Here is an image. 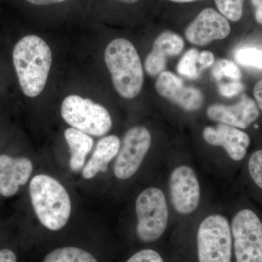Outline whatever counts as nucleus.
Wrapping results in <instances>:
<instances>
[{
    "mask_svg": "<svg viewBox=\"0 0 262 262\" xmlns=\"http://www.w3.org/2000/svg\"><path fill=\"white\" fill-rule=\"evenodd\" d=\"M13 59L24 94L37 97L47 83L52 64L51 48L38 36H25L15 45Z\"/></svg>",
    "mask_w": 262,
    "mask_h": 262,
    "instance_id": "obj_1",
    "label": "nucleus"
},
{
    "mask_svg": "<svg viewBox=\"0 0 262 262\" xmlns=\"http://www.w3.org/2000/svg\"><path fill=\"white\" fill-rule=\"evenodd\" d=\"M29 194L38 220L50 230H59L70 218L72 204L67 189L56 179L39 174L29 184Z\"/></svg>",
    "mask_w": 262,
    "mask_h": 262,
    "instance_id": "obj_2",
    "label": "nucleus"
},
{
    "mask_svg": "<svg viewBox=\"0 0 262 262\" xmlns=\"http://www.w3.org/2000/svg\"><path fill=\"white\" fill-rule=\"evenodd\" d=\"M104 60L117 94L127 99L140 94L144 70L139 53L130 41L118 38L108 43Z\"/></svg>",
    "mask_w": 262,
    "mask_h": 262,
    "instance_id": "obj_3",
    "label": "nucleus"
},
{
    "mask_svg": "<svg viewBox=\"0 0 262 262\" xmlns=\"http://www.w3.org/2000/svg\"><path fill=\"white\" fill-rule=\"evenodd\" d=\"M61 113L70 126L89 136H104L113 127L111 115L104 106L77 95L64 98Z\"/></svg>",
    "mask_w": 262,
    "mask_h": 262,
    "instance_id": "obj_4",
    "label": "nucleus"
},
{
    "mask_svg": "<svg viewBox=\"0 0 262 262\" xmlns=\"http://www.w3.org/2000/svg\"><path fill=\"white\" fill-rule=\"evenodd\" d=\"M196 244L198 261L232 262V231L224 215H208L201 222Z\"/></svg>",
    "mask_w": 262,
    "mask_h": 262,
    "instance_id": "obj_5",
    "label": "nucleus"
},
{
    "mask_svg": "<svg viewBox=\"0 0 262 262\" xmlns=\"http://www.w3.org/2000/svg\"><path fill=\"white\" fill-rule=\"evenodd\" d=\"M136 232L140 241L151 243L163 235L168 222V208L163 191L150 187L138 196Z\"/></svg>",
    "mask_w": 262,
    "mask_h": 262,
    "instance_id": "obj_6",
    "label": "nucleus"
},
{
    "mask_svg": "<svg viewBox=\"0 0 262 262\" xmlns=\"http://www.w3.org/2000/svg\"><path fill=\"white\" fill-rule=\"evenodd\" d=\"M236 262H262V222L254 212L244 209L232 220Z\"/></svg>",
    "mask_w": 262,
    "mask_h": 262,
    "instance_id": "obj_7",
    "label": "nucleus"
},
{
    "mask_svg": "<svg viewBox=\"0 0 262 262\" xmlns=\"http://www.w3.org/2000/svg\"><path fill=\"white\" fill-rule=\"evenodd\" d=\"M151 143V134L146 127L136 126L129 129L115 160V177L122 180L133 177L140 168Z\"/></svg>",
    "mask_w": 262,
    "mask_h": 262,
    "instance_id": "obj_8",
    "label": "nucleus"
},
{
    "mask_svg": "<svg viewBox=\"0 0 262 262\" xmlns=\"http://www.w3.org/2000/svg\"><path fill=\"white\" fill-rule=\"evenodd\" d=\"M169 189L176 211L189 214L199 206L201 188L195 172L187 165L177 167L170 174Z\"/></svg>",
    "mask_w": 262,
    "mask_h": 262,
    "instance_id": "obj_9",
    "label": "nucleus"
},
{
    "mask_svg": "<svg viewBox=\"0 0 262 262\" xmlns=\"http://www.w3.org/2000/svg\"><path fill=\"white\" fill-rule=\"evenodd\" d=\"M230 30L228 20L224 15L213 8H206L188 26L185 37L194 46H205L213 40L225 39Z\"/></svg>",
    "mask_w": 262,
    "mask_h": 262,
    "instance_id": "obj_10",
    "label": "nucleus"
},
{
    "mask_svg": "<svg viewBox=\"0 0 262 262\" xmlns=\"http://www.w3.org/2000/svg\"><path fill=\"white\" fill-rule=\"evenodd\" d=\"M158 94L187 112L199 110L204 101L199 89L186 87L182 79L170 72L160 73L156 84Z\"/></svg>",
    "mask_w": 262,
    "mask_h": 262,
    "instance_id": "obj_11",
    "label": "nucleus"
},
{
    "mask_svg": "<svg viewBox=\"0 0 262 262\" xmlns=\"http://www.w3.org/2000/svg\"><path fill=\"white\" fill-rule=\"evenodd\" d=\"M203 135L208 144L222 146L229 158L235 161L244 159L247 153L249 136L237 127L220 123L215 127H205Z\"/></svg>",
    "mask_w": 262,
    "mask_h": 262,
    "instance_id": "obj_12",
    "label": "nucleus"
},
{
    "mask_svg": "<svg viewBox=\"0 0 262 262\" xmlns=\"http://www.w3.org/2000/svg\"><path fill=\"white\" fill-rule=\"evenodd\" d=\"M207 115L213 121L245 129L257 120L259 110L253 99L243 95L239 101L232 106L212 105L207 110Z\"/></svg>",
    "mask_w": 262,
    "mask_h": 262,
    "instance_id": "obj_13",
    "label": "nucleus"
},
{
    "mask_svg": "<svg viewBox=\"0 0 262 262\" xmlns=\"http://www.w3.org/2000/svg\"><path fill=\"white\" fill-rule=\"evenodd\" d=\"M32 161L26 158L0 155V194L6 198L15 195L25 185L32 173Z\"/></svg>",
    "mask_w": 262,
    "mask_h": 262,
    "instance_id": "obj_14",
    "label": "nucleus"
},
{
    "mask_svg": "<svg viewBox=\"0 0 262 262\" xmlns=\"http://www.w3.org/2000/svg\"><path fill=\"white\" fill-rule=\"evenodd\" d=\"M184 42L179 34L161 33L155 39L152 50L146 57L144 67L150 76L159 75L165 70L167 57L178 56L184 49Z\"/></svg>",
    "mask_w": 262,
    "mask_h": 262,
    "instance_id": "obj_15",
    "label": "nucleus"
},
{
    "mask_svg": "<svg viewBox=\"0 0 262 262\" xmlns=\"http://www.w3.org/2000/svg\"><path fill=\"white\" fill-rule=\"evenodd\" d=\"M121 141L117 136H105L100 139L91 159L85 164L82 170L84 179L94 178L98 173L107 171L108 165L118 154Z\"/></svg>",
    "mask_w": 262,
    "mask_h": 262,
    "instance_id": "obj_16",
    "label": "nucleus"
},
{
    "mask_svg": "<svg viewBox=\"0 0 262 262\" xmlns=\"http://www.w3.org/2000/svg\"><path fill=\"white\" fill-rule=\"evenodd\" d=\"M64 137L70 149L71 170L74 172L80 171L85 165L86 157L94 146V139L74 127L64 131Z\"/></svg>",
    "mask_w": 262,
    "mask_h": 262,
    "instance_id": "obj_17",
    "label": "nucleus"
},
{
    "mask_svg": "<svg viewBox=\"0 0 262 262\" xmlns=\"http://www.w3.org/2000/svg\"><path fill=\"white\" fill-rule=\"evenodd\" d=\"M43 262H98L93 255L75 247L57 248L48 253Z\"/></svg>",
    "mask_w": 262,
    "mask_h": 262,
    "instance_id": "obj_18",
    "label": "nucleus"
},
{
    "mask_svg": "<svg viewBox=\"0 0 262 262\" xmlns=\"http://www.w3.org/2000/svg\"><path fill=\"white\" fill-rule=\"evenodd\" d=\"M198 55L199 53L198 50L190 49L183 56L177 67V72L179 75L191 80L198 78L199 76V72L196 67L198 63Z\"/></svg>",
    "mask_w": 262,
    "mask_h": 262,
    "instance_id": "obj_19",
    "label": "nucleus"
},
{
    "mask_svg": "<svg viewBox=\"0 0 262 262\" xmlns=\"http://www.w3.org/2000/svg\"><path fill=\"white\" fill-rule=\"evenodd\" d=\"M212 73L217 82H220L223 77H229L234 81H239L242 78L239 67L230 60H219L215 63Z\"/></svg>",
    "mask_w": 262,
    "mask_h": 262,
    "instance_id": "obj_20",
    "label": "nucleus"
},
{
    "mask_svg": "<svg viewBox=\"0 0 262 262\" xmlns=\"http://www.w3.org/2000/svg\"><path fill=\"white\" fill-rule=\"evenodd\" d=\"M234 58L239 64L262 70V50L249 47L239 48L234 53Z\"/></svg>",
    "mask_w": 262,
    "mask_h": 262,
    "instance_id": "obj_21",
    "label": "nucleus"
},
{
    "mask_svg": "<svg viewBox=\"0 0 262 262\" xmlns=\"http://www.w3.org/2000/svg\"><path fill=\"white\" fill-rule=\"evenodd\" d=\"M222 15L232 21H238L243 15L244 0H215Z\"/></svg>",
    "mask_w": 262,
    "mask_h": 262,
    "instance_id": "obj_22",
    "label": "nucleus"
},
{
    "mask_svg": "<svg viewBox=\"0 0 262 262\" xmlns=\"http://www.w3.org/2000/svg\"><path fill=\"white\" fill-rule=\"evenodd\" d=\"M248 170L253 182L262 189V149L251 155L248 162Z\"/></svg>",
    "mask_w": 262,
    "mask_h": 262,
    "instance_id": "obj_23",
    "label": "nucleus"
},
{
    "mask_svg": "<svg viewBox=\"0 0 262 262\" xmlns=\"http://www.w3.org/2000/svg\"><path fill=\"white\" fill-rule=\"evenodd\" d=\"M127 262H164L159 253L154 250H141L133 255Z\"/></svg>",
    "mask_w": 262,
    "mask_h": 262,
    "instance_id": "obj_24",
    "label": "nucleus"
},
{
    "mask_svg": "<svg viewBox=\"0 0 262 262\" xmlns=\"http://www.w3.org/2000/svg\"><path fill=\"white\" fill-rule=\"evenodd\" d=\"M244 85L239 81H232L228 83H221L219 85V91L222 96L231 98L242 92Z\"/></svg>",
    "mask_w": 262,
    "mask_h": 262,
    "instance_id": "obj_25",
    "label": "nucleus"
},
{
    "mask_svg": "<svg viewBox=\"0 0 262 262\" xmlns=\"http://www.w3.org/2000/svg\"><path fill=\"white\" fill-rule=\"evenodd\" d=\"M215 58L210 51H203L198 55V63L202 70L208 68L214 63Z\"/></svg>",
    "mask_w": 262,
    "mask_h": 262,
    "instance_id": "obj_26",
    "label": "nucleus"
},
{
    "mask_svg": "<svg viewBox=\"0 0 262 262\" xmlns=\"http://www.w3.org/2000/svg\"><path fill=\"white\" fill-rule=\"evenodd\" d=\"M0 262H17L16 256L11 250H0Z\"/></svg>",
    "mask_w": 262,
    "mask_h": 262,
    "instance_id": "obj_27",
    "label": "nucleus"
},
{
    "mask_svg": "<svg viewBox=\"0 0 262 262\" xmlns=\"http://www.w3.org/2000/svg\"><path fill=\"white\" fill-rule=\"evenodd\" d=\"M253 96L260 110L262 112V80L258 81L253 89Z\"/></svg>",
    "mask_w": 262,
    "mask_h": 262,
    "instance_id": "obj_28",
    "label": "nucleus"
},
{
    "mask_svg": "<svg viewBox=\"0 0 262 262\" xmlns=\"http://www.w3.org/2000/svg\"><path fill=\"white\" fill-rule=\"evenodd\" d=\"M255 9V18L258 24H262V0H251Z\"/></svg>",
    "mask_w": 262,
    "mask_h": 262,
    "instance_id": "obj_29",
    "label": "nucleus"
},
{
    "mask_svg": "<svg viewBox=\"0 0 262 262\" xmlns=\"http://www.w3.org/2000/svg\"><path fill=\"white\" fill-rule=\"evenodd\" d=\"M26 1L35 5H49L63 3L66 0H26Z\"/></svg>",
    "mask_w": 262,
    "mask_h": 262,
    "instance_id": "obj_30",
    "label": "nucleus"
},
{
    "mask_svg": "<svg viewBox=\"0 0 262 262\" xmlns=\"http://www.w3.org/2000/svg\"><path fill=\"white\" fill-rule=\"evenodd\" d=\"M117 1L121 2V3H127V4H134L139 0H117Z\"/></svg>",
    "mask_w": 262,
    "mask_h": 262,
    "instance_id": "obj_31",
    "label": "nucleus"
},
{
    "mask_svg": "<svg viewBox=\"0 0 262 262\" xmlns=\"http://www.w3.org/2000/svg\"><path fill=\"white\" fill-rule=\"evenodd\" d=\"M170 1L175 2V3H192V2L196 1V0H170Z\"/></svg>",
    "mask_w": 262,
    "mask_h": 262,
    "instance_id": "obj_32",
    "label": "nucleus"
}]
</instances>
